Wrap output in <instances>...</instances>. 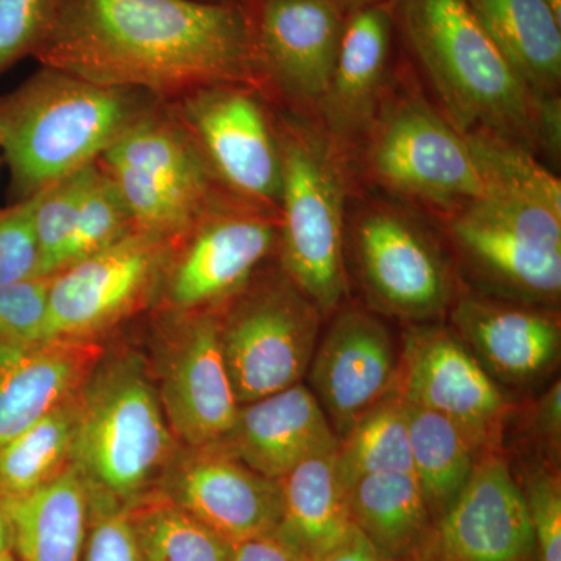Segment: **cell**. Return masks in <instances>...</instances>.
Here are the masks:
<instances>
[{
  "mask_svg": "<svg viewBox=\"0 0 561 561\" xmlns=\"http://www.w3.org/2000/svg\"><path fill=\"white\" fill-rule=\"evenodd\" d=\"M35 58L154 98L261 81L242 0H61Z\"/></svg>",
  "mask_w": 561,
  "mask_h": 561,
  "instance_id": "6da1fadb",
  "label": "cell"
},
{
  "mask_svg": "<svg viewBox=\"0 0 561 561\" xmlns=\"http://www.w3.org/2000/svg\"><path fill=\"white\" fill-rule=\"evenodd\" d=\"M468 138L486 191L451 210L461 256L502 298L546 305L561 291V184L529 150L489 131Z\"/></svg>",
  "mask_w": 561,
  "mask_h": 561,
  "instance_id": "7a4b0ae2",
  "label": "cell"
},
{
  "mask_svg": "<svg viewBox=\"0 0 561 561\" xmlns=\"http://www.w3.org/2000/svg\"><path fill=\"white\" fill-rule=\"evenodd\" d=\"M153 99L41 66L0 98V149L18 202L101 160L133 122L157 106Z\"/></svg>",
  "mask_w": 561,
  "mask_h": 561,
  "instance_id": "3957f363",
  "label": "cell"
},
{
  "mask_svg": "<svg viewBox=\"0 0 561 561\" xmlns=\"http://www.w3.org/2000/svg\"><path fill=\"white\" fill-rule=\"evenodd\" d=\"M393 18L457 130L493 133L529 151L540 146V95L505 60L468 0H394Z\"/></svg>",
  "mask_w": 561,
  "mask_h": 561,
  "instance_id": "277c9868",
  "label": "cell"
},
{
  "mask_svg": "<svg viewBox=\"0 0 561 561\" xmlns=\"http://www.w3.org/2000/svg\"><path fill=\"white\" fill-rule=\"evenodd\" d=\"M179 449L142 357L99 362L80 390L73 445L88 490L127 507L157 489Z\"/></svg>",
  "mask_w": 561,
  "mask_h": 561,
  "instance_id": "5b68a950",
  "label": "cell"
},
{
  "mask_svg": "<svg viewBox=\"0 0 561 561\" xmlns=\"http://www.w3.org/2000/svg\"><path fill=\"white\" fill-rule=\"evenodd\" d=\"M278 140V242L284 276L321 316H330L341 308L346 294L341 164L331 140L312 128L287 125Z\"/></svg>",
  "mask_w": 561,
  "mask_h": 561,
  "instance_id": "8992f818",
  "label": "cell"
},
{
  "mask_svg": "<svg viewBox=\"0 0 561 561\" xmlns=\"http://www.w3.org/2000/svg\"><path fill=\"white\" fill-rule=\"evenodd\" d=\"M99 164L136 230L179 245L214 202L213 169L183 121L157 106L133 122Z\"/></svg>",
  "mask_w": 561,
  "mask_h": 561,
  "instance_id": "52a82bcc",
  "label": "cell"
},
{
  "mask_svg": "<svg viewBox=\"0 0 561 561\" xmlns=\"http://www.w3.org/2000/svg\"><path fill=\"white\" fill-rule=\"evenodd\" d=\"M367 149L373 179L402 197L451 213L485 194L467 133L420 99L404 95L379 106Z\"/></svg>",
  "mask_w": 561,
  "mask_h": 561,
  "instance_id": "ba28073f",
  "label": "cell"
},
{
  "mask_svg": "<svg viewBox=\"0 0 561 561\" xmlns=\"http://www.w3.org/2000/svg\"><path fill=\"white\" fill-rule=\"evenodd\" d=\"M219 316L225 364L239 404L301 382L319 343L321 313L286 276L232 298Z\"/></svg>",
  "mask_w": 561,
  "mask_h": 561,
  "instance_id": "9c48e42d",
  "label": "cell"
},
{
  "mask_svg": "<svg viewBox=\"0 0 561 561\" xmlns=\"http://www.w3.org/2000/svg\"><path fill=\"white\" fill-rule=\"evenodd\" d=\"M175 243L139 230L51 276L44 339L95 341L161 286Z\"/></svg>",
  "mask_w": 561,
  "mask_h": 561,
  "instance_id": "30bf717a",
  "label": "cell"
},
{
  "mask_svg": "<svg viewBox=\"0 0 561 561\" xmlns=\"http://www.w3.org/2000/svg\"><path fill=\"white\" fill-rule=\"evenodd\" d=\"M278 242V220L268 206L241 198L210 203L173 250L165 271V301L173 311H216L238 297Z\"/></svg>",
  "mask_w": 561,
  "mask_h": 561,
  "instance_id": "8fae6325",
  "label": "cell"
},
{
  "mask_svg": "<svg viewBox=\"0 0 561 561\" xmlns=\"http://www.w3.org/2000/svg\"><path fill=\"white\" fill-rule=\"evenodd\" d=\"M397 393L451 420L479 453L500 451L511 402L451 328L420 323L405 332Z\"/></svg>",
  "mask_w": 561,
  "mask_h": 561,
  "instance_id": "7c38bea8",
  "label": "cell"
},
{
  "mask_svg": "<svg viewBox=\"0 0 561 561\" xmlns=\"http://www.w3.org/2000/svg\"><path fill=\"white\" fill-rule=\"evenodd\" d=\"M362 284L389 316L427 323L451 308L454 279L437 243L400 210L368 209L354 228Z\"/></svg>",
  "mask_w": 561,
  "mask_h": 561,
  "instance_id": "4fadbf2b",
  "label": "cell"
},
{
  "mask_svg": "<svg viewBox=\"0 0 561 561\" xmlns=\"http://www.w3.org/2000/svg\"><path fill=\"white\" fill-rule=\"evenodd\" d=\"M534 531L523 486L500 451L482 454L456 500L437 516L413 561H529Z\"/></svg>",
  "mask_w": 561,
  "mask_h": 561,
  "instance_id": "5bb4252c",
  "label": "cell"
},
{
  "mask_svg": "<svg viewBox=\"0 0 561 561\" xmlns=\"http://www.w3.org/2000/svg\"><path fill=\"white\" fill-rule=\"evenodd\" d=\"M247 84H210L183 95L180 119L214 175L245 201L276 206L280 194L278 133Z\"/></svg>",
  "mask_w": 561,
  "mask_h": 561,
  "instance_id": "9a60e30c",
  "label": "cell"
},
{
  "mask_svg": "<svg viewBox=\"0 0 561 561\" xmlns=\"http://www.w3.org/2000/svg\"><path fill=\"white\" fill-rule=\"evenodd\" d=\"M162 411L181 446L205 448L227 440L239 404L220 343L219 313H184L162 351Z\"/></svg>",
  "mask_w": 561,
  "mask_h": 561,
  "instance_id": "2e32d148",
  "label": "cell"
},
{
  "mask_svg": "<svg viewBox=\"0 0 561 561\" xmlns=\"http://www.w3.org/2000/svg\"><path fill=\"white\" fill-rule=\"evenodd\" d=\"M261 80L291 101L320 103L337 60L346 11L339 0H242Z\"/></svg>",
  "mask_w": 561,
  "mask_h": 561,
  "instance_id": "e0dca14e",
  "label": "cell"
},
{
  "mask_svg": "<svg viewBox=\"0 0 561 561\" xmlns=\"http://www.w3.org/2000/svg\"><path fill=\"white\" fill-rule=\"evenodd\" d=\"M157 489L231 545L278 529L283 515L279 482L221 445L180 446Z\"/></svg>",
  "mask_w": 561,
  "mask_h": 561,
  "instance_id": "ac0fdd59",
  "label": "cell"
},
{
  "mask_svg": "<svg viewBox=\"0 0 561 561\" xmlns=\"http://www.w3.org/2000/svg\"><path fill=\"white\" fill-rule=\"evenodd\" d=\"M400 350L375 313H337L317 343L309 382L334 434H346L371 408L397 390Z\"/></svg>",
  "mask_w": 561,
  "mask_h": 561,
  "instance_id": "d6986e66",
  "label": "cell"
},
{
  "mask_svg": "<svg viewBox=\"0 0 561 561\" xmlns=\"http://www.w3.org/2000/svg\"><path fill=\"white\" fill-rule=\"evenodd\" d=\"M451 320L457 337L496 382L540 381L559 360L560 320L541 305L465 295Z\"/></svg>",
  "mask_w": 561,
  "mask_h": 561,
  "instance_id": "ffe728a7",
  "label": "cell"
},
{
  "mask_svg": "<svg viewBox=\"0 0 561 561\" xmlns=\"http://www.w3.org/2000/svg\"><path fill=\"white\" fill-rule=\"evenodd\" d=\"M103 359L98 341L0 345V445L76 397Z\"/></svg>",
  "mask_w": 561,
  "mask_h": 561,
  "instance_id": "44dd1931",
  "label": "cell"
},
{
  "mask_svg": "<svg viewBox=\"0 0 561 561\" xmlns=\"http://www.w3.org/2000/svg\"><path fill=\"white\" fill-rule=\"evenodd\" d=\"M337 443L316 394L298 382L242 404L231 434L220 445L251 470L279 481L300 461Z\"/></svg>",
  "mask_w": 561,
  "mask_h": 561,
  "instance_id": "7402d4cb",
  "label": "cell"
},
{
  "mask_svg": "<svg viewBox=\"0 0 561 561\" xmlns=\"http://www.w3.org/2000/svg\"><path fill=\"white\" fill-rule=\"evenodd\" d=\"M393 24V9L386 2L346 13L337 60L319 103L335 138L351 140L370 130L381 106Z\"/></svg>",
  "mask_w": 561,
  "mask_h": 561,
  "instance_id": "603a6c76",
  "label": "cell"
},
{
  "mask_svg": "<svg viewBox=\"0 0 561 561\" xmlns=\"http://www.w3.org/2000/svg\"><path fill=\"white\" fill-rule=\"evenodd\" d=\"M11 548L21 561H81L90 529V491L76 465L38 490L2 500Z\"/></svg>",
  "mask_w": 561,
  "mask_h": 561,
  "instance_id": "cb8c5ba5",
  "label": "cell"
},
{
  "mask_svg": "<svg viewBox=\"0 0 561 561\" xmlns=\"http://www.w3.org/2000/svg\"><path fill=\"white\" fill-rule=\"evenodd\" d=\"M497 49L534 94L556 95L561 20L546 0H468Z\"/></svg>",
  "mask_w": 561,
  "mask_h": 561,
  "instance_id": "d4e9b609",
  "label": "cell"
},
{
  "mask_svg": "<svg viewBox=\"0 0 561 561\" xmlns=\"http://www.w3.org/2000/svg\"><path fill=\"white\" fill-rule=\"evenodd\" d=\"M278 482L283 501L278 530L309 559L341 540L353 526L339 479L337 446L300 461Z\"/></svg>",
  "mask_w": 561,
  "mask_h": 561,
  "instance_id": "484cf974",
  "label": "cell"
},
{
  "mask_svg": "<svg viewBox=\"0 0 561 561\" xmlns=\"http://www.w3.org/2000/svg\"><path fill=\"white\" fill-rule=\"evenodd\" d=\"M351 523L387 560L411 557L431 512L413 472L364 476L346 490Z\"/></svg>",
  "mask_w": 561,
  "mask_h": 561,
  "instance_id": "4316f807",
  "label": "cell"
},
{
  "mask_svg": "<svg viewBox=\"0 0 561 561\" xmlns=\"http://www.w3.org/2000/svg\"><path fill=\"white\" fill-rule=\"evenodd\" d=\"M412 472L427 508L440 515L470 479L479 457L474 443L451 420L405 402Z\"/></svg>",
  "mask_w": 561,
  "mask_h": 561,
  "instance_id": "83f0119b",
  "label": "cell"
},
{
  "mask_svg": "<svg viewBox=\"0 0 561 561\" xmlns=\"http://www.w3.org/2000/svg\"><path fill=\"white\" fill-rule=\"evenodd\" d=\"M80 391L0 445V500L25 496L72 465Z\"/></svg>",
  "mask_w": 561,
  "mask_h": 561,
  "instance_id": "f1b7e54d",
  "label": "cell"
},
{
  "mask_svg": "<svg viewBox=\"0 0 561 561\" xmlns=\"http://www.w3.org/2000/svg\"><path fill=\"white\" fill-rule=\"evenodd\" d=\"M140 561H231L234 545L209 529L164 491L127 505Z\"/></svg>",
  "mask_w": 561,
  "mask_h": 561,
  "instance_id": "f546056e",
  "label": "cell"
},
{
  "mask_svg": "<svg viewBox=\"0 0 561 561\" xmlns=\"http://www.w3.org/2000/svg\"><path fill=\"white\" fill-rule=\"evenodd\" d=\"M337 472L345 491L364 476L412 472L408 411L397 390L339 438Z\"/></svg>",
  "mask_w": 561,
  "mask_h": 561,
  "instance_id": "4dcf8cb0",
  "label": "cell"
},
{
  "mask_svg": "<svg viewBox=\"0 0 561 561\" xmlns=\"http://www.w3.org/2000/svg\"><path fill=\"white\" fill-rule=\"evenodd\" d=\"M136 230L124 198L99 164L81 202L76 227L62 253L61 271L108 249Z\"/></svg>",
  "mask_w": 561,
  "mask_h": 561,
  "instance_id": "1f68e13d",
  "label": "cell"
},
{
  "mask_svg": "<svg viewBox=\"0 0 561 561\" xmlns=\"http://www.w3.org/2000/svg\"><path fill=\"white\" fill-rule=\"evenodd\" d=\"M95 169L98 161L70 173L41 194L35 216L41 254L39 276H54L60 272L62 253L76 227L81 202Z\"/></svg>",
  "mask_w": 561,
  "mask_h": 561,
  "instance_id": "d6a6232c",
  "label": "cell"
},
{
  "mask_svg": "<svg viewBox=\"0 0 561 561\" xmlns=\"http://www.w3.org/2000/svg\"><path fill=\"white\" fill-rule=\"evenodd\" d=\"M61 0H0V76L35 57L49 35Z\"/></svg>",
  "mask_w": 561,
  "mask_h": 561,
  "instance_id": "836d02e7",
  "label": "cell"
},
{
  "mask_svg": "<svg viewBox=\"0 0 561 561\" xmlns=\"http://www.w3.org/2000/svg\"><path fill=\"white\" fill-rule=\"evenodd\" d=\"M43 191L0 210V287L39 276L35 216Z\"/></svg>",
  "mask_w": 561,
  "mask_h": 561,
  "instance_id": "e575fe53",
  "label": "cell"
},
{
  "mask_svg": "<svg viewBox=\"0 0 561 561\" xmlns=\"http://www.w3.org/2000/svg\"><path fill=\"white\" fill-rule=\"evenodd\" d=\"M51 276L0 287V345L44 341Z\"/></svg>",
  "mask_w": 561,
  "mask_h": 561,
  "instance_id": "d590c367",
  "label": "cell"
},
{
  "mask_svg": "<svg viewBox=\"0 0 561 561\" xmlns=\"http://www.w3.org/2000/svg\"><path fill=\"white\" fill-rule=\"evenodd\" d=\"M81 561H140L125 505L90 491V529Z\"/></svg>",
  "mask_w": 561,
  "mask_h": 561,
  "instance_id": "8d00e7d4",
  "label": "cell"
},
{
  "mask_svg": "<svg viewBox=\"0 0 561 561\" xmlns=\"http://www.w3.org/2000/svg\"><path fill=\"white\" fill-rule=\"evenodd\" d=\"M524 497L529 508L538 561H561V490L559 476L538 467L526 476Z\"/></svg>",
  "mask_w": 561,
  "mask_h": 561,
  "instance_id": "74e56055",
  "label": "cell"
},
{
  "mask_svg": "<svg viewBox=\"0 0 561 561\" xmlns=\"http://www.w3.org/2000/svg\"><path fill=\"white\" fill-rule=\"evenodd\" d=\"M231 561H311L278 529L234 545Z\"/></svg>",
  "mask_w": 561,
  "mask_h": 561,
  "instance_id": "f35d334b",
  "label": "cell"
},
{
  "mask_svg": "<svg viewBox=\"0 0 561 561\" xmlns=\"http://www.w3.org/2000/svg\"><path fill=\"white\" fill-rule=\"evenodd\" d=\"M311 561H389L382 556L371 541L356 526L351 529L339 540L324 549Z\"/></svg>",
  "mask_w": 561,
  "mask_h": 561,
  "instance_id": "ab89813d",
  "label": "cell"
},
{
  "mask_svg": "<svg viewBox=\"0 0 561 561\" xmlns=\"http://www.w3.org/2000/svg\"><path fill=\"white\" fill-rule=\"evenodd\" d=\"M535 432L542 442L559 451L561 437V387L560 381L551 386L535 409Z\"/></svg>",
  "mask_w": 561,
  "mask_h": 561,
  "instance_id": "60d3db41",
  "label": "cell"
},
{
  "mask_svg": "<svg viewBox=\"0 0 561 561\" xmlns=\"http://www.w3.org/2000/svg\"><path fill=\"white\" fill-rule=\"evenodd\" d=\"M11 549V529L9 516L3 508L2 500H0V553L10 551Z\"/></svg>",
  "mask_w": 561,
  "mask_h": 561,
  "instance_id": "b9f144b4",
  "label": "cell"
},
{
  "mask_svg": "<svg viewBox=\"0 0 561 561\" xmlns=\"http://www.w3.org/2000/svg\"><path fill=\"white\" fill-rule=\"evenodd\" d=\"M346 11L359 9V7L371 5V3L383 2V0H339Z\"/></svg>",
  "mask_w": 561,
  "mask_h": 561,
  "instance_id": "7bdbcfd3",
  "label": "cell"
},
{
  "mask_svg": "<svg viewBox=\"0 0 561 561\" xmlns=\"http://www.w3.org/2000/svg\"><path fill=\"white\" fill-rule=\"evenodd\" d=\"M546 2L551 5V9L553 10V13L557 14V16L561 20V0H546Z\"/></svg>",
  "mask_w": 561,
  "mask_h": 561,
  "instance_id": "ee69618b",
  "label": "cell"
},
{
  "mask_svg": "<svg viewBox=\"0 0 561 561\" xmlns=\"http://www.w3.org/2000/svg\"><path fill=\"white\" fill-rule=\"evenodd\" d=\"M0 561H16L11 551L0 553Z\"/></svg>",
  "mask_w": 561,
  "mask_h": 561,
  "instance_id": "f6af8a7d",
  "label": "cell"
},
{
  "mask_svg": "<svg viewBox=\"0 0 561 561\" xmlns=\"http://www.w3.org/2000/svg\"><path fill=\"white\" fill-rule=\"evenodd\" d=\"M210 2H221V0H210Z\"/></svg>",
  "mask_w": 561,
  "mask_h": 561,
  "instance_id": "bcb514c9",
  "label": "cell"
}]
</instances>
